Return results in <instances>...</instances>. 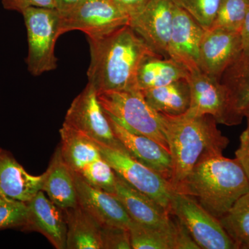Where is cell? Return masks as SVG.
<instances>
[{
    "label": "cell",
    "mask_w": 249,
    "mask_h": 249,
    "mask_svg": "<svg viewBox=\"0 0 249 249\" xmlns=\"http://www.w3.org/2000/svg\"><path fill=\"white\" fill-rule=\"evenodd\" d=\"M107 118L116 139L129 155L170 182L173 165L169 150L150 137L130 132L110 116Z\"/></svg>",
    "instance_id": "cell-15"
},
{
    "label": "cell",
    "mask_w": 249,
    "mask_h": 249,
    "mask_svg": "<svg viewBox=\"0 0 249 249\" xmlns=\"http://www.w3.org/2000/svg\"><path fill=\"white\" fill-rule=\"evenodd\" d=\"M98 98L107 116L130 132L150 137L169 150L160 114L149 106L142 91H102L98 93Z\"/></svg>",
    "instance_id": "cell-4"
},
{
    "label": "cell",
    "mask_w": 249,
    "mask_h": 249,
    "mask_svg": "<svg viewBox=\"0 0 249 249\" xmlns=\"http://www.w3.org/2000/svg\"><path fill=\"white\" fill-rule=\"evenodd\" d=\"M242 53L239 31L219 28L204 30L199 47V70L220 81L223 73Z\"/></svg>",
    "instance_id": "cell-12"
},
{
    "label": "cell",
    "mask_w": 249,
    "mask_h": 249,
    "mask_svg": "<svg viewBox=\"0 0 249 249\" xmlns=\"http://www.w3.org/2000/svg\"><path fill=\"white\" fill-rule=\"evenodd\" d=\"M188 71L173 59L157 53L144 57L137 72V87L140 91L159 88L186 79Z\"/></svg>",
    "instance_id": "cell-20"
},
{
    "label": "cell",
    "mask_w": 249,
    "mask_h": 249,
    "mask_svg": "<svg viewBox=\"0 0 249 249\" xmlns=\"http://www.w3.org/2000/svg\"><path fill=\"white\" fill-rule=\"evenodd\" d=\"M247 119V125L241 134L240 145L235 151V158L247 175L249 181V119Z\"/></svg>",
    "instance_id": "cell-33"
},
{
    "label": "cell",
    "mask_w": 249,
    "mask_h": 249,
    "mask_svg": "<svg viewBox=\"0 0 249 249\" xmlns=\"http://www.w3.org/2000/svg\"><path fill=\"white\" fill-rule=\"evenodd\" d=\"M191 101L186 114L210 115L217 124L227 126L239 124L232 114L227 89L219 80L201 71L190 72L186 78Z\"/></svg>",
    "instance_id": "cell-10"
},
{
    "label": "cell",
    "mask_w": 249,
    "mask_h": 249,
    "mask_svg": "<svg viewBox=\"0 0 249 249\" xmlns=\"http://www.w3.org/2000/svg\"><path fill=\"white\" fill-rule=\"evenodd\" d=\"M77 201L101 226L128 229L132 220L114 195L96 188L73 173Z\"/></svg>",
    "instance_id": "cell-14"
},
{
    "label": "cell",
    "mask_w": 249,
    "mask_h": 249,
    "mask_svg": "<svg viewBox=\"0 0 249 249\" xmlns=\"http://www.w3.org/2000/svg\"><path fill=\"white\" fill-rule=\"evenodd\" d=\"M102 249H131L130 234L128 229L101 226Z\"/></svg>",
    "instance_id": "cell-31"
},
{
    "label": "cell",
    "mask_w": 249,
    "mask_h": 249,
    "mask_svg": "<svg viewBox=\"0 0 249 249\" xmlns=\"http://www.w3.org/2000/svg\"><path fill=\"white\" fill-rule=\"evenodd\" d=\"M160 114L173 165L170 183L175 191L204 156L223 154L229 139L213 116Z\"/></svg>",
    "instance_id": "cell-2"
},
{
    "label": "cell",
    "mask_w": 249,
    "mask_h": 249,
    "mask_svg": "<svg viewBox=\"0 0 249 249\" xmlns=\"http://www.w3.org/2000/svg\"><path fill=\"white\" fill-rule=\"evenodd\" d=\"M142 92L149 106L161 114L181 115L189 108L191 93L186 78Z\"/></svg>",
    "instance_id": "cell-24"
},
{
    "label": "cell",
    "mask_w": 249,
    "mask_h": 249,
    "mask_svg": "<svg viewBox=\"0 0 249 249\" xmlns=\"http://www.w3.org/2000/svg\"><path fill=\"white\" fill-rule=\"evenodd\" d=\"M67 249H102L101 225L79 205L64 209Z\"/></svg>",
    "instance_id": "cell-23"
},
{
    "label": "cell",
    "mask_w": 249,
    "mask_h": 249,
    "mask_svg": "<svg viewBox=\"0 0 249 249\" xmlns=\"http://www.w3.org/2000/svg\"><path fill=\"white\" fill-rule=\"evenodd\" d=\"M114 196L133 222L154 228H168L173 222L172 214L167 210L126 182L117 174Z\"/></svg>",
    "instance_id": "cell-17"
},
{
    "label": "cell",
    "mask_w": 249,
    "mask_h": 249,
    "mask_svg": "<svg viewBox=\"0 0 249 249\" xmlns=\"http://www.w3.org/2000/svg\"><path fill=\"white\" fill-rule=\"evenodd\" d=\"M204 32V29L191 15L174 5L168 57L185 67L188 73L200 70L199 47Z\"/></svg>",
    "instance_id": "cell-13"
},
{
    "label": "cell",
    "mask_w": 249,
    "mask_h": 249,
    "mask_svg": "<svg viewBox=\"0 0 249 249\" xmlns=\"http://www.w3.org/2000/svg\"><path fill=\"white\" fill-rule=\"evenodd\" d=\"M27 224V203L8 199L0 204V230L14 228L25 230Z\"/></svg>",
    "instance_id": "cell-30"
},
{
    "label": "cell",
    "mask_w": 249,
    "mask_h": 249,
    "mask_svg": "<svg viewBox=\"0 0 249 249\" xmlns=\"http://www.w3.org/2000/svg\"><path fill=\"white\" fill-rule=\"evenodd\" d=\"M7 198H5L4 196H1V195H0V204H3V203L5 202L6 200H8Z\"/></svg>",
    "instance_id": "cell-37"
},
{
    "label": "cell",
    "mask_w": 249,
    "mask_h": 249,
    "mask_svg": "<svg viewBox=\"0 0 249 249\" xmlns=\"http://www.w3.org/2000/svg\"><path fill=\"white\" fill-rule=\"evenodd\" d=\"M64 124L97 143L127 152L114 135L98 92L89 83L71 103Z\"/></svg>",
    "instance_id": "cell-8"
},
{
    "label": "cell",
    "mask_w": 249,
    "mask_h": 249,
    "mask_svg": "<svg viewBox=\"0 0 249 249\" xmlns=\"http://www.w3.org/2000/svg\"><path fill=\"white\" fill-rule=\"evenodd\" d=\"M130 18L111 0H84L65 15H60V35L71 31L85 33L87 37L109 34L129 25Z\"/></svg>",
    "instance_id": "cell-9"
},
{
    "label": "cell",
    "mask_w": 249,
    "mask_h": 249,
    "mask_svg": "<svg viewBox=\"0 0 249 249\" xmlns=\"http://www.w3.org/2000/svg\"><path fill=\"white\" fill-rule=\"evenodd\" d=\"M249 11V0H220L211 28L239 31Z\"/></svg>",
    "instance_id": "cell-27"
},
{
    "label": "cell",
    "mask_w": 249,
    "mask_h": 249,
    "mask_svg": "<svg viewBox=\"0 0 249 249\" xmlns=\"http://www.w3.org/2000/svg\"><path fill=\"white\" fill-rule=\"evenodd\" d=\"M249 191V181L237 159L223 154L204 156L175 192L195 199L220 219Z\"/></svg>",
    "instance_id": "cell-3"
},
{
    "label": "cell",
    "mask_w": 249,
    "mask_h": 249,
    "mask_svg": "<svg viewBox=\"0 0 249 249\" xmlns=\"http://www.w3.org/2000/svg\"><path fill=\"white\" fill-rule=\"evenodd\" d=\"M242 52L249 55V11L240 31Z\"/></svg>",
    "instance_id": "cell-35"
},
{
    "label": "cell",
    "mask_w": 249,
    "mask_h": 249,
    "mask_svg": "<svg viewBox=\"0 0 249 249\" xmlns=\"http://www.w3.org/2000/svg\"><path fill=\"white\" fill-rule=\"evenodd\" d=\"M219 221L237 249H249V191Z\"/></svg>",
    "instance_id": "cell-26"
},
{
    "label": "cell",
    "mask_w": 249,
    "mask_h": 249,
    "mask_svg": "<svg viewBox=\"0 0 249 249\" xmlns=\"http://www.w3.org/2000/svg\"><path fill=\"white\" fill-rule=\"evenodd\" d=\"M42 191L62 209L78 205L73 172L64 160L60 147L55 150L45 173Z\"/></svg>",
    "instance_id": "cell-19"
},
{
    "label": "cell",
    "mask_w": 249,
    "mask_h": 249,
    "mask_svg": "<svg viewBox=\"0 0 249 249\" xmlns=\"http://www.w3.org/2000/svg\"><path fill=\"white\" fill-rule=\"evenodd\" d=\"M91 61L88 83L98 93L138 89L137 72L144 57L155 53L129 25L106 35L88 37Z\"/></svg>",
    "instance_id": "cell-1"
},
{
    "label": "cell",
    "mask_w": 249,
    "mask_h": 249,
    "mask_svg": "<svg viewBox=\"0 0 249 249\" xmlns=\"http://www.w3.org/2000/svg\"><path fill=\"white\" fill-rule=\"evenodd\" d=\"M97 144L103 158L107 160L116 174L170 213L175 191L168 180L142 164L128 152Z\"/></svg>",
    "instance_id": "cell-7"
},
{
    "label": "cell",
    "mask_w": 249,
    "mask_h": 249,
    "mask_svg": "<svg viewBox=\"0 0 249 249\" xmlns=\"http://www.w3.org/2000/svg\"><path fill=\"white\" fill-rule=\"evenodd\" d=\"M170 213L182 223L199 249H237L219 219L194 198L174 192Z\"/></svg>",
    "instance_id": "cell-6"
},
{
    "label": "cell",
    "mask_w": 249,
    "mask_h": 249,
    "mask_svg": "<svg viewBox=\"0 0 249 249\" xmlns=\"http://www.w3.org/2000/svg\"><path fill=\"white\" fill-rule=\"evenodd\" d=\"M174 5L171 0H150L129 24L152 52L165 58L168 57Z\"/></svg>",
    "instance_id": "cell-11"
},
{
    "label": "cell",
    "mask_w": 249,
    "mask_h": 249,
    "mask_svg": "<svg viewBox=\"0 0 249 249\" xmlns=\"http://www.w3.org/2000/svg\"><path fill=\"white\" fill-rule=\"evenodd\" d=\"M168 228H154L132 221L129 227L133 249H176V222Z\"/></svg>",
    "instance_id": "cell-25"
},
{
    "label": "cell",
    "mask_w": 249,
    "mask_h": 249,
    "mask_svg": "<svg viewBox=\"0 0 249 249\" xmlns=\"http://www.w3.org/2000/svg\"><path fill=\"white\" fill-rule=\"evenodd\" d=\"M245 117L247 118V119H249V107L245 111Z\"/></svg>",
    "instance_id": "cell-38"
},
{
    "label": "cell",
    "mask_w": 249,
    "mask_h": 249,
    "mask_svg": "<svg viewBox=\"0 0 249 249\" xmlns=\"http://www.w3.org/2000/svg\"><path fill=\"white\" fill-rule=\"evenodd\" d=\"M22 14L29 46L26 60L28 70L34 76L53 71L57 67L55 47L60 36V13L55 9L30 7Z\"/></svg>",
    "instance_id": "cell-5"
},
{
    "label": "cell",
    "mask_w": 249,
    "mask_h": 249,
    "mask_svg": "<svg viewBox=\"0 0 249 249\" xmlns=\"http://www.w3.org/2000/svg\"><path fill=\"white\" fill-rule=\"evenodd\" d=\"M27 204L28 224L25 230L42 234L55 249H66L67 226L64 209L54 204L42 191Z\"/></svg>",
    "instance_id": "cell-16"
},
{
    "label": "cell",
    "mask_w": 249,
    "mask_h": 249,
    "mask_svg": "<svg viewBox=\"0 0 249 249\" xmlns=\"http://www.w3.org/2000/svg\"><path fill=\"white\" fill-rule=\"evenodd\" d=\"M124 14L132 18L142 11L150 0H111Z\"/></svg>",
    "instance_id": "cell-34"
},
{
    "label": "cell",
    "mask_w": 249,
    "mask_h": 249,
    "mask_svg": "<svg viewBox=\"0 0 249 249\" xmlns=\"http://www.w3.org/2000/svg\"><path fill=\"white\" fill-rule=\"evenodd\" d=\"M80 176L96 188L113 195L115 193L116 173L103 157L90 165Z\"/></svg>",
    "instance_id": "cell-29"
},
{
    "label": "cell",
    "mask_w": 249,
    "mask_h": 249,
    "mask_svg": "<svg viewBox=\"0 0 249 249\" xmlns=\"http://www.w3.org/2000/svg\"><path fill=\"white\" fill-rule=\"evenodd\" d=\"M45 173L34 176L26 171L11 152L0 147V195L28 202L42 191Z\"/></svg>",
    "instance_id": "cell-18"
},
{
    "label": "cell",
    "mask_w": 249,
    "mask_h": 249,
    "mask_svg": "<svg viewBox=\"0 0 249 249\" xmlns=\"http://www.w3.org/2000/svg\"><path fill=\"white\" fill-rule=\"evenodd\" d=\"M220 82L227 89L232 114L240 124L249 107V55L242 52L223 73Z\"/></svg>",
    "instance_id": "cell-22"
},
{
    "label": "cell",
    "mask_w": 249,
    "mask_h": 249,
    "mask_svg": "<svg viewBox=\"0 0 249 249\" xmlns=\"http://www.w3.org/2000/svg\"><path fill=\"white\" fill-rule=\"evenodd\" d=\"M60 134L62 157L73 173L82 175L90 165L103 158L98 144L89 137L64 124Z\"/></svg>",
    "instance_id": "cell-21"
},
{
    "label": "cell",
    "mask_w": 249,
    "mask_h": 249,
    "mask_svg": "<svg viewBox=\"0 0 249 249\" xmlns=\"http://www.w3.org/2000/svg\"><path fill=\"white\" fill-rule=\"evenodd\" d=\"M84 0H54L55 9L60 15H65L75 9Z\"/></svg>",
    "instance_id": "cell-36"
},
{
    "label": "cell",
    "mask_w": 249,
    "mask_h": 249,
    "mask_svg": "<svg viewBox=\"0 0 249 249\" xmlns=\"http://www.w3.org/2000/svg\"><path fill=\"white\" fill-rule=\"evenodd\" d=\"M1 1L5 9L17 11L20 14L30 7L55 9L54 0H1Z\"/></svg>",
    "instance_id": "cell-32"
},
{
    "label": "cell",
    "mask_w": 249,
    "mask_h": 249,
    "mask_svg": "<svg viewBox=\"0 0 249 249\" xmlns=\"http://www.w3.org/2000/svg\"><path fill=\"white\" fill-rule=\"evenodd\" d=\"M186 11L204 30L213 25L220 0H171Z\"/></svg>",
    "instance_id": "cell-28"
}]
</instances>
